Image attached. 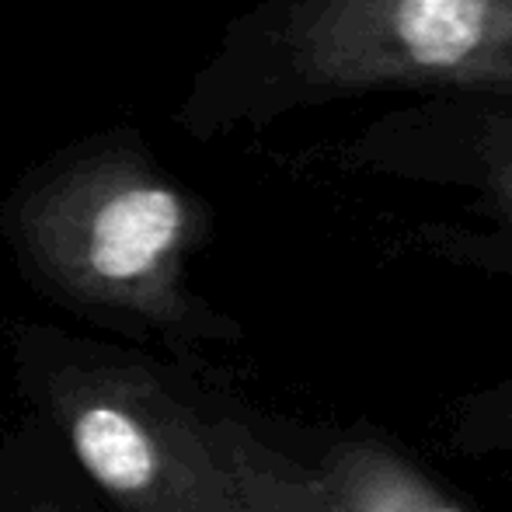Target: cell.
Masks as SVG:
<instances>
[{
	"label": "cell",
	"instance_id": "1",
	"mask_svg": "<svg viewBox=\"0 0 512 512\" xmlns=\"http://www.w3.org/2000/svg\"><path fill=\"white\" fill-rule=\"evenodd\" d=\"M276 46L300 102L512 95V0H290Z\"/></svg>",
	"mask_w": 512,
	"mask_h": 512
},
{
	"label": "cell",
	"instance_id": "2",
	"mask_svg": "<svg viewBox=\"0 0 512 512\" xmlns=\"http://www.w3.org/2000/svg\"><path fill=\"white\" fill-rule=\"evenodd\" d=\"M49 408L98 488L126 512H234L230 478L206 425L150 373L63 366Z\"/></svg>",
	"mask_w": 512,
	"mask_h": 512
},
{
	"label": "cell",
	"instance_id": "3",
	"mask_svg": "<svg viewBox=\"0 0 512 512\" xmlns=\"http://www.w3.org/2000/svg\"><path fill=\"white\" fill-rule=\"evenodd\" d=\"M370 175L471 189L512 237V95H436L366 122L349 147Z\"/></svg>",
	"mask_w": 512,
	"mask_h": 512
},
{
	"label": "cell",
	"instance_id": "4",
	"mask_svg": "<svg viewBox=\"0 0 512 512\" xmlns=\"http://www.w3.org/2000/svg\"><path fill=\"white\" fill-rule=\"evenodd\" d=\"M182 223V203L171 192H119L91 213L77 244V276L115 304L171 310L168 279Z\"/></svg>",
	"mask_w": 512,
	"mask_h": 512
},
{
	"label": "cell",
	"instance_id": "5",
	"mask_svg": "<svg viewBox=\"0 0 512 512\" xmlns=\"http://www.w3.org/2000/svg\"><path fill=\"white\" fill-rule=\"evenodd\" d=\"M321 481L338 512H464L422 471L377 443H345L324 460Z\"/></svg>",
	"mask_w": 512,
	"mask_h": 512
},
{
	"label": "cell",
	"instance_id": "6",
	"mask_svg": "<svg viewBox=\"0 0 512 512\" xmlns=\"http://www.w3.org/2000/svg\"><path fill=\"white\" fill-rule=\"evenodd\" d=\"M234 512H338L321 474L290 464L234 422L213 425Z\"/></svg>",
	"mask_w": 512,
	"mask_h": 512
}]
</instances>
